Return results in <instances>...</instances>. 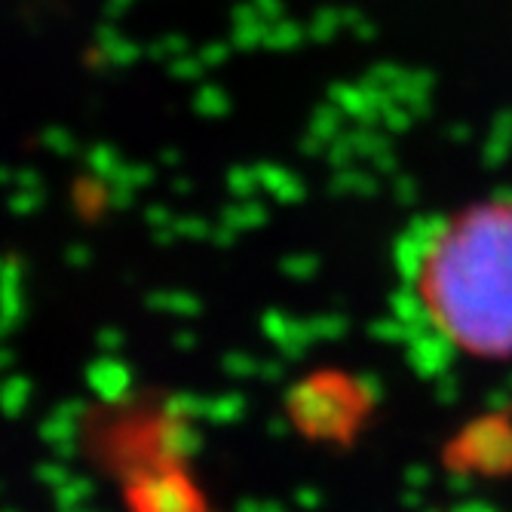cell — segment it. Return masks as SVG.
<instances>
[{"label":"cell","instance_id":"cell-1","mask_svg":"<svg viewBox=\"0 0 512 512\" xmlns=\"http://www.w3.org/2000/svg\"><path fill=\"white\" fill-rule=\"evenodd\" d=\"M396 310L430 362L512 359V200L417 221L399 246Z\"/></svg>","mask_w":512,"mask_h":512}]
</instances>
